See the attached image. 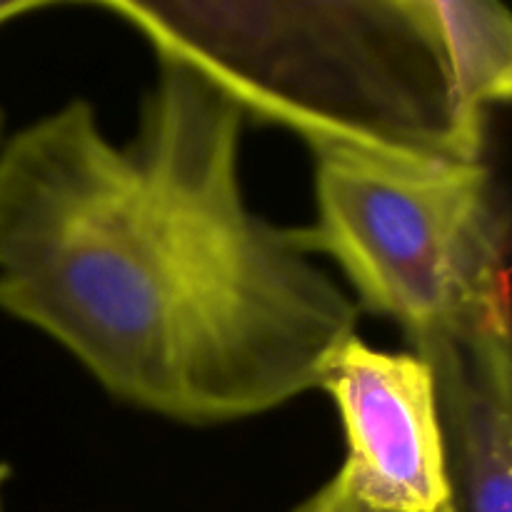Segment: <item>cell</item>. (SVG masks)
I'll return each mask as SVG.
<instances>
[{"instance_id":"cell-2","label":"cell","mask_w":512,"mask_h":512,"mask_svg":"<svg viewBox=\"0 0 512 512\" xmlns=\"http://www.w3.org/2000/svg\"><path fill=\"white\" fill-rule=\"evenodd\" d=\"M153 43L218 83L245 118L310 140H355L478 160L488 115L460 98L428 0L138 3L108 0Z\"/></svg>"},{"instance_id":"cell-5","label":"cell","mask_w":512,"mask_h":512,"mask_svg":"<svg viewBox=\"0 0 512 512\" xmlns=\"http://www.w3.org/2000/svg\"><path fill=\"white\" fill-rule=\"evenodd\" d=\"M410 353L433 370L455 512H512L510 330L438 340Z\"/></svg>"},{"instance_id":"cell-3","label":"cell","mask_w":512,"mask_h":512,"mask_svg":"<svg viewBox=\"0 0 512 512\" xmlns=\"http://www.w3.org/2000/svg\"><path fill=\"white\" fill-rule=\"evenodd\" d=\"M310 255L348 278L358 310L398 325L410 350L510 330L508 215L485 158L310 140Z\"/></svg>"},{"instance_id":"cell-8","label":"cell","mask_w":512,"mask_h":512,"mask_svg":"<svg viewBox=\"0 0 512 512\" xmlns=\"http://www.w3.org/2000/svg\"><path fill=\"white\" fill-rule=\"evenodd\" d=\"M38 8H43V3H30V0H23V3H0V25Z\"/></svg>"},{"instance_id":"cell-1","label":"cell","mask_w":512,"mask_h":512,"mask_svg":"<svg viewBox=\"0 0 512 512\" xmlns=\"http://www.w3.org/2000/svg\"><path fill=\"white\" fill-rule=\"evenodd\" d=\"M245 113L175 55L123 145L70 100L0 148V313L120 403L183 425L318 388L355 300L243 193Z\"/></svg>"},{"instance_id":"cell-9","label":"cell","mask_w":512,"mask_h":512,"mask_svg":"<svg viewBox=\"0 0 512 512\" xmlns=\"http://www.w3.org/2000/svg\"><path fill=\"white\" fill-rule=\"evenodd\" d=\"M8 478H10V468L0 463V508H3V488L5 483H8Z\"/></svg>"},{"instance_id":"cell-7","label":"cell","mask_w":512,"mask_h":512,"mask_svg":"<svg viewBox=\"0 0 512 512\" xmlns=\"http://www.w3.org/2000/svg\"><path fill=\"white\" fill-rule=\"evenodd\" d=\"M293 512H380L370 505H365L363 500L355 498L348 488H345L343 480L338 475L328 480L323 488L315 490L310 498H305Z\"/></svg>"},{"instance_id":"cell-4","label":"cell","mask_w":512,"mask_h":512,"mask_svg":"<svg viewBox=\"0 0 512 512\" xmlns=\"http://www.w3.org/2000/svg\"><path fill=\"white\" fill-rule=\"evenodd\" d=\"M345 433V488L380 512H455L433 370L353 335L320 375Z\"/></svg>"},{"instance_id":"cell-6","label":"cell","mask_w":512,"mask_h":512,"mask_svg":"<svg viewBox=\"0 0 512 512\" xmlns=\"http://www.w3.org/2000/svg\"><path fill=\"white\" fill-rule=\"evenodd\" d=\"M430 23L465 105L488 115L512 98V18L495 0H428Z\"/></svg>"}]
</instances>
